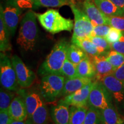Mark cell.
<instances>
[{
    "label": "cell",
    "instance_id": "6da1fadb",
    "mask_svg": "<svg viewBox=\"0 0 124 124\" xmlns=\"http://www.w3.org/2000/svg\"><path fill=\"white\" fill-rule=\"evenodd\" d=\"M70 44L63 39L56 43L49 55L39 69L38 74L41 76L49 74H59L67 59Z\"/></svg>",
    "mask_w": 124,
    "mask_h": 124
},
{
    "label": "cell",
    "instance_id": "7a4b0ae2",
    "mask_svg": "<svg viewBox=\"0 0 124 124\" xmlns=\"http://www.w3.org/2000/svg\"><path fill=\"white\" fill-rule=\"evenodd\" d=\"M36 14L29 10L21 20L17 43L25 51L32 50L38 39Z\"/></svg>",
    "mask_w": 124,
    "mask_h": 124
},
{
    "label": "cell",
    "instance_id": "3957f363",
    "mask_svg": "<svg viewBox=\"0 0 124 124\" xmlns=\"http://www.w3.org/2000/svg\"><path fill=\"white\" fill-rule=\"evenodd\" d=\"M40 25L44 29L52 34L62 31L71 32L74 29V21L60 15L58 10L49 9L42 14H36Z\"/></svg>",
    "mask_w": 124,
    "mask_h": 124
},
{
    "label": "cell",
    "instance_id": "277c9868",
    "mask_svg": "<svg viewBox=\"0 0 124 124\" xmlns=\"http://www.w3.org/2000/svg\"><path fill=\"white\" fill-rule=\"evenodd\" d=\"M65 78L59 74H49L42 78L40 93L46 102H52L62 94Z\"/></svg>",
    "mask_w": 124,
    "mask_h": 124
},
{
    "label": "cell",
    "instance_id": "5b68a950",
    "mask_svg": "<svg viewBox=\"0 0 124 124\" xmlns=\"http://www.w3.org/2000/svg\"><path fill=\"white\" fill-rule=\"evenodd\" d=\"M74 15L75 24L72 39L89 38L91 36L94 26L87 15L74 3L69 5Z\"/></svg>",
    "mask_w": 124,
    "mask_h": 124
},
{
    "label": "cell",
    "instance_id": "8992f818",
    "mask_svg": "<svg viewBox=\"0 0 124 124\" xmlns=\"http://www.w3.org/2000/svg\"><path fill=\"white\" fill-rule=\"evenodd\" d=\"M0 81L3 87L9 91H17L20 86L12 62L2 52L0 54Z\"/></svg>",
    "mask_w": 124,
    "mask_h": 124
},
{
    "label": "cell",
    "instance_id": "52a82bcc",
    "mask_svg": "<svg viewBox=\"0 0 124 124\" xmlns=\"http://www.w3.org/2000/svg\"><path fill=\"white\" fill-rule=\"evenodd\" d=\"M111 94L103 83L95 80V84L90 93L88 104L91 108L102 110L112 105Z\"/></svg>",
    "mask_w": 124,
    "mask_h": 124
},
{
    "label": "cell",
    "instance_id": "ba28073f",
    "mask_svg": "<svg viewBox=\"0 0 124 124\" xmlns=\"http://www.w3.org/2000/svg\"><path fill=\"white\" fill-rule=\"evenodd\" d=\"M11 60L20 86L27 88L32 86L36 79L35 74L24 64L17 55H13Z\"/></svg>",
    "mask_w": 124,
    "mask_h": 124
},
{
    "label": "cell",
    "instance_id": "9c48e42d",
    "mask_svg": "<svg viewBox=\"0 0 124 124\" xmlns=\"http://www.w3.org/2000/svg\"><path fill=\"white\" fill-rule=\"evenodd\" d=\"M95 80L91 82L75 93L66 96L63 100V101L71 106H86L88 103L90 93L95 84Z\"/></svg>",
    "mask_w": 124,
    "mask_h": 124
},
{
    "label": "cell",
    "instance_id": "30bf717a",
    "mask_svg": "<svg viewBox=\"0 0 124 124\" xmlns=\"http://www.w3.org/2000/svg\"><path fill=\"white\" fill-rule=\"evenodd\" d=\"M21 9L9 5H6L5 7L3 8L1 5V10L2 12L3 19L8 29L10 36L15 35L17 25L19 21L20 16L22 11Z\"/></svg>",
    "mask_w": 124,
    "mask_h": 124
},
{
    "label": "cell",
    "instance_id": "8fae6325",
    "mask_svg": "<svg viewBox=\"0 0 124 124\" xmlns=\"http://www.w3.org/2000/svg\"><path fill=\"white\" fill-rule=\"evenodd\" d=\"M101 82L109 91L117 103L124 102V85L113 74L106 76Z\"/></svg>",
    "mask_w": 124,
    "mask_h": 124
},
{
    "label": "cell",
    "instance_id": "7c38bea8",
    "mask_svg": "<svg viewBox=\"0 0 124 124\" xmlns=\"http://www.w3.org/2000/svg\"><path fill=\"white\" fill-rule=\"evenodd\" d=\"M83 8V11L90 19L94 27L98 25H108V16L101 11L93 0H84Z\"/></svg>",
    "mask_w": 124,
    "mask_h": 124
},
{
    "label": "cell",
    "instance_id": "4fadbf2b",
    "mask_svg": "<svg viewBox=\"0 0 124 124\" xmlns=\"http://www.w3.org/2000/svg\"><path fill=\"white\" fill-rule=\"evenodd\" d=\"M96 71V79L101 81L106 76L111 75L114 73L116 69L110 62L106 60L105 56L98 55L95 56H90Z\"/></svg>",
    "mask_w": 124,
    "mask_h": 124
},
{
    "label": "cell",
    "instance_id": "5bb4252c",
    "mask_svg": "<svg viewBox=\"0 0 124 124\" xmlns=\"http://www.w3.org/2000/svg\"><path fill=\"white\" fill-rule=\"evenodd\" d=\"M51 116L55 124H69L70 117V105L63 100H60L59 103L51 108Z\"/></svg>",
    "mask_w": 124,
    "mask_h": 124
},
{
    "label": "cell",
    "instance_id": "9a60e30c",
    "mask_svg": "<svg viewBox=\"0 0 124 124\" xmlns=\"http://www.w3.org/2000/svg\"><path fill=\"white\" fill-rule=\"evenodd\" d=\"M13 120L25 121L28 118V113L25 101L20 97H16L8 109Z\"/></svg>",
    "mask_w": 124,
    "mask_h": 124
},
{
    "label": "cell",
    "instance_id": "2e32d148",
    "mask_svg": "<svg viewBox=\"0 0 124 124\" xmlns=\"http://www.w3.org/2000/svg\"><path fill=\"white\" fill-rule=\"evenodd\" d=\"M91 82H93V79L88 78L77 77L67 78L65 80L64 87L61 95L67 96L72 94Z\"/></svg>",
    "mask_w": 124,
    "mask_h": 124
},
{
    "label": "cell",
    "instance_id": "e0dca14e",
    "mask_svg": "<svg viewBox=\"0 0 124 124\" xmlns=\"http://www.w3.org/2000/svg\"><path fill=\"white\" fill-rule=\"evenodd\" d=\"M98 9L108 16L124 17V12L110 0H93Z\"/></svg>",
    "mask_w": 124,
    "mask_h": 124
},
{
    "label": "cell",
    "instance_id": "ac0fdd59",
    "mask_svg": "<svg viewBox=\"0 0 124 124\" xmlns=\"http://www.w3.org/2000/svg\"><path fill=\"white\" fill-rule=\"evenodd\" d=\"M77 77L91 79L96 77L95 66L89 56L77 65Z\"/></svg>",
    "mask_w": 124,
    "mask_h": 124
},
{
    "label": "cell",
    "instance_id": "d6986e66",
    "mask_svg": "<svg viewBox=\"0 0 124 124\" xmlns=\"http://www.w3.org/2000/svg\"><path fill=\"white\" fill-rule=\"evenodd\" d=\"M101 124H123L122 120L116 109L112 106L100 110Z\"/></svg>",
    "mask_w": 124,
    "mask_h": 124
},
{
    "label": "cell",
    "instance_id": "ffe728a7",
    "mask_svg": "<svg viewBox=\"0 0 124 124\" xmlns=\"http://www.w3.org/2000/svg\"><path fill=\"white\" fill-rule=\"evenodd\" d=\"M26 108L28 113V118H31L37 108L44 103L42 99L38 94L32 93L27 95L25 98Z\"/></svg>",
    "mask_w": 124,
    "mask_h": 124
},
{
    "label": "cell",
    "instance_id": "44dd1931",
    "mask_svg": "<svg viewBox=\"0 0 124 124\" xmlns=\"http://www.w3.org/2000/svg\"><path fill=\"white\" fill-rule=\"evenodd\" d=\"M74 44L83 49L89 56H95L100 55L97 46L93 43L89 38L74 39L71 40Z\"/></svg>",
    "mask_w": 124,
    "mask_h": 124
},
{
    "label": "cell",
    "instance_id": "7402d4cb",
    "mask_svg": "<svg viewBox=\"0 0 124 124\" xmlns=\"http://www.w3.org/2000/svg\"><path fill=\"white\" fill-rule=\"evenodd\" d=\"M10 33L3 19L2 13L0 11V50L1 52L10 51L12 46L10 44Z\"/></svg>",
    "mask_w": 124,
    "mask_h": 124
},
{
    "label": "cell",
    "instance_id": "603a6c76",
    "mask_svg": "<svg viewBox=\"0 0 124 124\" xmlns=\"http://www.w3.org/2000/svg\"><path fill=\"white\" fill-rule=\"evenodd\" d=\"M87 54L86 53L83 49L77 46V45L72 44L70 45L68 49L67 59L74 64L78 65L80 62L88 56Z\"/></svg>",
    "mask_w": 124,
    "mask_h": 124
},
{
    "label": "cell",
    "instance_id": "cb8c5ba5",
    "mask_svg": "<svg viewBox=\"0 0 124 124\" xmlns=\"http://www.w3.org/2000/svg\"><path fill=\"white\" fill-rule=\"evenodd\" d=\"M88 108L85 107H76L71 106L70 108V117L69 124H82L87 115Z\"/></svg>",
    "mask_w": 124,
    "mask_h": 124
},
{
    "label": "cell",
    "instance_id": "d4e9b609",
    "mask_svg": "<svg viewBox=\"0 0 124 124\" xmlns=\"http://www.w3.org/2000/svg\"><path fill=\"white\" fill-rule=\"evenodd\" d=\"M31 119L33 124H47L48 113L47 108L44 103L37 108Z\"/></svg>",
    "mask_w": 124,
    "mask_h": 124
},
{
    "label": "cell",
    "instance_id": "484cf974",
    "mask_svg": "<svg viewBox=\"0 0 124 124\" xmlns=\"http://www.w3.org/2000/svg\"><path fill=\"white\" fill-rule=\"evenodd\" d=\"M70 0H34L33 9L40 7H60L66 5H70Z\"/></svg>",
    "mask_w": 124,
    "mask_h": 124
},
{
    "label": "cell",
    "instance_id": "4316f807",
    "mask_svg": "<svg viewBox=\"0 0 124 124\" xmlns=\"http://www.w3.org/2000/svg\"><path fill=\"white\" fill-rule=\"evenodd\" d=\"M89 38L97 46L100 55L105 52H108L111 48L110 44L105 38L100 36H90Z\"/></svg>",
    "mask_w": 124,
    "mask_h": 124
},
{
    "label": "cell",
    "instance_id": "83f0119b",
    "mask_svg": "<svg viewBox=\"0 0 124 124\" xmlns=\"http://www.w3.org/2000/svg\"><path fill=\"white\" fill-rule=\"evenodd\" d=\"M105 57L106 60L110 62L115 69L124 64V55L116 51H108Z\"/></svg>",
    "mask_w": 124,
    "mask_h": 124
},
{
    "label": "cell",
    "instance_id": "f1b7e54d",
    "mask_svg": "<svg viewBox=\"0 0 124 124\" xmlns=\"http://www.w3.org/2000/svg\"><path fill=\"white\" fill-rule=\"evenodd\" d=\"M60 75L67 78H72L77 77V65L74 64L66 59L62 67Z\"/></svg>",
    "mask_w": 124,
    "mask_h": 124
},
{
    "label": "cell",
    "instance_id": "f546056e",
    "mask_svg": "<svg viewBox=\"0 0 124 124\" xmlns=\"http://www.w3.org/2000/svg\"><path fill=\"white\" fill-rule=\"evenodd\" d=\"M82 124H101L100 110L90 107Z\"/></svg>",
    "mask_w": 124,
    "mask_h": 124
},
{
    "label": "cell",
    "instance_id": "4dcf8cb0",
    "mask_svg": "<svg viewBox=\"0 0 124 124\" xmlns=\"http://www.w3.org/2000/svg\"><path fill=\"white\" fill-rule=\"evenodd\" d=\"M14 98L13 94L1 89L0 92V110H8Z\"/></svg>",
    "mask_w": 124,
    "mask_h": 124
},
{
    "label": "cell",
    "instance_id": "1f68e13d",
    "mask_svg": "<svg viewBox=\"0 0 124 124\" xmlns=\"http://www.w3.org/2000/svg\"><path fill=\"white\" fill-rule=\"evenodd\" d=\"M34 0H8L6 5H9L20 9L33 8Z\"/></svg>",
    "mask_w": 124,
    "mask_h": 124
},
{
    "label": "cell",
    "instance_id": "d6a6232c",
    "mask_svg": "<svg viewBox=\"0 0 124 124\" xmlns=\"http://www.w3.org/2000/svg\"><path fill=\"white\" fill-rule=\"evenodd\" d=\"M110 28L111 27L108 25H98L93 28L91 36H100L105 38Z\"/></svg>",
    "mask_w": 124,
    "mask_h": 124
},
{
    "label": "cell",
    "instance_id": "836d02e7",
    "mask_svg": "<svg viewBox=\"0 0 124 124\" xmlns=\"http://www.w3.org/2000/svg\"><path fill=\"white\" fill-rule=\"evenodd\" d=\"M108 25L122 32L124 31V17L108 16Z\"/></svg>",
    "mask_w": 124,
    "mask_h": 124
},
{
    "label": "cell",
    "instance_id": "e575fe53",
    "mask_svg": "<svg viewBox=\"0 0 124 124\" xmlns=\"http://www.w3.org/2000/svg\"><path fill=\"white\" fill-rule=\"evenodd\" d=\"M122 35L123 34L122 31L113 27H111L108 34L105 38L111 44L118 41Z\"/></svg>",
    "mask_w": 124,
    "mask_h": 124
},
{
    "label": "cell",
    "instance_id": "d590c367",
    "mask_svg": "<svg viewBox=\"0 0 124 124\" xmlns=\"http://www.w3.org/2000/svg\"><path fill=\"white\" fill-rule=\"evenodd\" d=\"M111 46L114 51L124 55V36L122 35L117 42L111 44Z\"/></svg>",
    "mask_w": 124,
    "mask_h": 124
},
{
    "label": "cell",
    "instance_id": "8d00e7d4",
    "mask_svg": "<svg viewBox=\"0 0 124 124\" xmlns=\"http://www.w3.org/2000/svg\"><path fill=\"white\" fill-rule=\"evenodd\" d=\"M13 121L8 110H0V124H10Z\"/></svg>",
    "mask_w": 124,
    "mask_h": 124
},
{
    "label": "cell",
    "instance_id": "74e56055",
    "mask_svg": "<svg viewBox=\"0 0 124 124\" xmlns=\"http://www.w3.org/2000/svg\"><path fill=\"white\" fill-rule=\"evenodd\" d=\"M113 75L124 85V64L116 69Z\"/></svg>",
    "mask_w": 124,
    "mask_h": 124
},
{
    "label": "cell",
    "instance_id": "f35d334b",
    "mask_svg": "<svg viewBox=\"0 0 124 124\" xmlns=\"http://www.w3.org/2000/svg\"><path fill=\"white\" fill-rule=\"evenodd\" d=\"M122 10L124 12V0H110Z\"/></svg>",
    "mask_w": 124,
    "mask_h": 124
},
{
    "label": "cell",
    "instance_id": "ab89813d",
    "mask_svg": "<svg viewBox=\"0 0 124 124\" xmlns=\"http://www.w3.org/2000/svg\"><path fill=\"white\" fill-rule=\"evenodd\" d=\"M10 124H33L32 120L30 118H28L25 121H16L13 120Z\"/></svg>",
    "mask_w": 124,
    "mask_h": 124
},
{
    "label": "cell",
    "instance_id": "60d3db41",
    "mask_svg": "<svg viewBox=\"0 0 124 124\" xmlns=\"http://www.w3.org/2000/svg\"><path fill=\"white\" fill-rule=\"evenodd\" d=\"M70 1H71V3L72 2V3H74V4H75V1H77V0H70Z\"/></svg>",
    "mask_w": 124,
    "mask_h": 124
},
{
    "label": "cell",
    "instance_id": "b9f144b4",
    "mask_svg": "<svg viewBox=\"0 0 124 124\" xmlns=\"http://www.w3.org/2000/svg\"><path fill=\"white\" fill-rule=\"evenodd\" d=\"M122 34H123V35L124 36V31H123V32H122Z\"/></svg>",
    "mask_w": 124,
    "mask_h": 124
},
{
    "label": "cell",
    "instance_id": "7bdbcfd3",
    "mask_svg": "<svg viewBox=\"0 0 124 124\" xmlns=\"http://www.w3.org/2000/svg\"><path fill=\"white\" fill-rule=\"evenodd\" d=\"M4 1H6V2H7V1H8V0H4Z\"/></svg>",
    "mask_w": 124,
    "mask_h": 124
},
{
    "label": "cell",
    "instance_id": "ee69618b",
    "mask_svg": "<svg viewBox=\"0 0 124 124\" xmlns=\"http://www.w3.org/2000/svg\"><path fill=\"white\" fill-rule=\"evenodd\" d=\"M124 124V123L123 124Z\"/></svg>",
    "mask_w": 124,
    "mask_h": 124
}]
</instances>
